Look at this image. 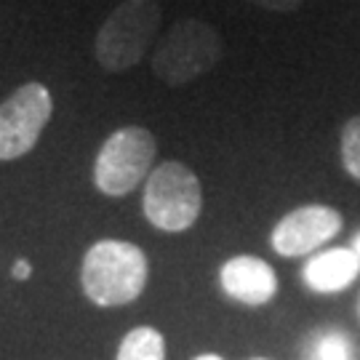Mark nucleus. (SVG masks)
Masks as SVG:
<instances>
[{
  "label": "nucleus",
  "mask_w": 360,
  "mask_h": 360,
  "mask_svg": "<svg viewBox=\"0 0 360 360\" xmlns=\"http://www.w3.org/2000/svg\"><path fill=\"white\" fill-rule=\"evenodd\" d=\"M150 278V262L139 245L104 238L83 257L80 285L96 307H123L142 296Z\"/></svg>",
  "instance_id": "nucleus-1"
},
{
  "label": "nucleus",
  "mask_w": 360,
  "mask_h": 360,
  "mask_svg": "<svg viewBox=\"0 0 360 360\" xmlns=\"http://www.w3.org/2000/svg\"><path fill=\"white\" fill-rule=\"evenodd\" d=\"M158 0H123L104 19L94 40V56L104 72H126L142 62L160 27Z\"/></svg>",
  "instance_id": "nucleus-2"
},
{
  "label": "nucleus",
  "mask_w": 360,
  "mask_h": 360,
  "mask_svg": "<svg viewBox=\"0 0 360 360\" xmlns=\"http://www.w3.org/2000/svg\"><path fill=\"white\" fill-rule=\"evenodd\" d=\"M142 208L147 221L160 232L190 230L203 211L200 179L179 160H163L144 181Z\"/></svg>",
  "instance_id": "nucleus-3"
},
{
  "label": "nucleus",
  "mask_w": 360,
  "mask_h": 360,
  "mask_svg": "<svg viewBox=\"0 0 360 360\" xmlns=\"http://www.w3.org/2000/svg\"><path fill=\"white\" fill-rule=\"evenodd\" d=\"M221 59V38L203 19H181L155 49L153 72L166 86H187L211 72Z\"/></svg>",
  "instance_id": "nucleus-4"
},
{
  "label": "nucleus",
  "mask_w": 360,
  "mask_h": 360,
  "mask_svg": "<svg viewBox=\"0 0 360 360\" xmlns=\"http://www.w3.org/2000/svg\"><path fill=\"white\" fill-rule=\"evenodd\" d=\"M158 144L144 126H123L102 142L94 160V184L107 198H126L153 171Z\"/></svg>",
  "instance_id": "nucleus-5"
},
{
  "label": "nucleus",
  "mask_w": 360,
  "mask_h": 360,
  "mask_svg": "<svg viewBox=\"0 0 360 360\" xmlns=\"http://www.w3.org/2000/svg\"><path fill=\"white\" fill-rule=\"evenodd\" d=\"M53 115V96L38 80H27L0 102V160H16L35 150Z\"/></svg>",
  "instance_id": "nucleus-6"
},
{
  "label": "nucleus",
  "mask_w": 360,
  "mask_h": 360,
  "mask_svg": "<svg viewBox=\"0 0 360 360\" xmlns=\"http://www.w3.org/2000/svg\"><path fill=\"white\" fill-rule=\"evenodd\" d=\"M345 219L342 214L331 206H321V203H309V206H299L288 211L275 227H272L270 243L275 254L285 259L307 257L312 251H318L331 238L342 232Z\"/></svg>",
  "instance_id": "nucleus-7"
},
{
  "label": "nucleus",
  "mask_w": 360,
  "mask_h": 360,
  "mask_svg": "<svg viewBox=\"0 0 360 360\" xmlns=\"http://www.w3.org/2000/svg\"><path fill=\"white\" fill-rule=\"evenodd\" d=\"M219 285L232 302L262 307V304H270L278 294V275L264 259L240 254L221 264Z\"/></svg>",
  "instance_id": "nucleus-8"
},
{
  "label": "nucleus",
  "mask_w": 360,
  "mask_h": 360,
  "mask_svg": "<svg viewBox=\"0 0 360 360\" xmlns=\"http://www.w3.org/2000/svg\"><path fill=\"white\" fill-rule=\"evenodd\" d=\"M360 275V259L352 248H328L307 259L302 281L315 294H339L355 283Z\"/></svg>",
  "instance_id": "nucleus-9"
},
{
  "label": "nucleus",
  "mask_w": 360,
  "mask_h": 360,
  "mask_svg": "<svg viewBox=\"0 0 360 360\" xmlns=\"http://www.w3.org/2000/svg\"><path fill=\"white\" fill-rule=\"evenodd\" d=\"M302 360H355V345L342 328H318L304 342Z\"/></svg>",
  "instance_id": "nucleus-10"
},
{
  "label": "nucleus",
  "mask_w": 360,
  "mask_h": 360,
  "mask_svg": "<svg viewBox=\"0 0 360 360\" xmlns=\"http://www.w3.org/2000/svg\"><path fill=\"white\" fill-rule=\"evenodd\" d=\"M115 360H166V339L153 326H136L123 336Z\"/></svg>",
  "instance_id": "nucleus-11"
},
{
  "label": "nucleus",
  "mask_w": 360,
  "mask_h": 360,
  "mask_svg": "<svg viewBox=\"0 0 360 360\" xmlns=\"http://www.w3.org/2000/svg\"><path fill=\"white\" fill-rule=\"evenodd\" d=\"M339 150H342V166L355 181H360V115L349 117L342 126L339 136Z\"/></svg>",
  "instance_id": "nucleus-12"
},
{
  "label": "nucleus",
  "mask_w": 360,
  "mask_h": 360,
  "mask_svg": "<svg viewBox=\"0 0 360 360\" xmlns=\"http://www.w3.org/2000/svg\"><path fill=\"white\" fill-rule=\"evenodd\" d=\"M251 6H259V8H267V11H278V13H291L296 11L304 0H245Z\"/></svg>",
  "instance_id": "nucleus-13"
},
{
  "label": "nucleus",
  "mask_w": 360,
  "mask_h": 360,
  "mask_svg": "<svg viewBox=\"0 0 360 360\" xmlns=\"http://www.w3.org/2000/svg\"><path fill=\"white\" fill-rule=\"evenodd\" d=\"M11 275L16 278V281H27V278L32 275V264H30L27 259H16L11 267Z\"/></svg>",
  "instance_id": "nucleus-14"
},
{
  "label": "nucleus",
  "mask_w": 360,
  "mask_h": 360,
  "mask_svg": "<svg viewBox=\"0 0 360 360\" xmlns=\"http://www.w3.org/2000/svg\"><path fill=\"white\" fill-rule=\"evenodd\" d=\"M193 360H224V358H219L214 352H206V355H198V358H193Z\"/></svg>",
  "instance_id": "nucleus-15"
},
{
  "label": "nucleus",
  "mask_w": 360,
  "mask_h": 360,
  "mask_svg": "<svg viewBox=\"0 0 360 360\" xmlns=\"http://www.w3.org/2000/svg\"><path fill=\"white\" fill-rule=\"evenodd\" d=\"M352 251L358 254V259H360V232L355 235V240H352Z\"/></svg>",
  "instance_id": "nucleus-16"
},
{
  "label": "nucleus",
  "mask_w": 360,
  "mask_h": 360,
  "mask_svg": "<svg viewBox=\"0 0 360 360\" xmlns=\"http://www.w3.org/2000/svg\"><path fill=\"white\" fill-rule=\"evenodd\" d=\"M254 360H264V358H254Z\"/></svg>",
  "instance_id": "nucleus-17"
}]
</instances>
